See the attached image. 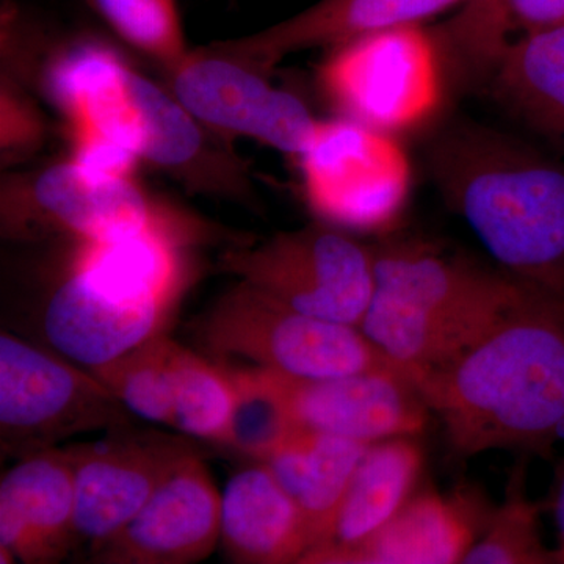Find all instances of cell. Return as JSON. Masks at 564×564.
Masks as SVG:
<instances>
[{
  "label": "cell",
  "mask_w": 564,
  "mask_h": 564,
  "mask_svg": "<svg viewBox=\"0 0 564 564\" xmlns=\"http://www.w3.org/2000/svg\"><path fill=\"white\" fill-rule=\"evenodd\" d=\"M414 384L456 454H545L564 432V299L527 285L466 350Z\"/></svg>",
  "instance_id": "6da1fadb"
},
{
  "label": "cell",
  "mask_w": 564,
  "mask_h": 564,
  "mask_svg": "<svg viewBox=\"0 0 564 564\" xmlns=\"http://www.w3.org/2000/svg\"><path fill=\"white\" fill-rule=\"evenodd\" d=\"M215 232L196 218L111 242L76 243L41 317L52 350L95 369L161 334L187 284L185 248Z\"/></svg>",
  "instance_id": "3957f363"
},
{
  "label": "cell",
  "mask_w": 564,
  "mask_h": 564,
  "mask_svg": "<svg viewBox=\"0 0 564 564\" xmlns=\"http://www.w3.org/2000/svg\"><path fill=\"white\" fill-rule=\"evenodd\" d=\"M231 380L232 411L226 447L265 462L302 426L276 373L261 367H226Z\"/></svg>",
  "instance_id": "d4e9b609"
},
{
  "label": "cell",
  "mask_w": 564,
  "mask_h": 564,
  "mask_svg": "<svg viewBox=\"0 0 564 564\" xmlns=\"http://www.w3.org/2000/svg\"><path fill=\"white\" fill-rule=\"evenodd\" d=\"M551 510L554 514L556 529V545L554 564H564V458L555 470L554 485L551 492Z\"/></svg>",
  "instance_id": "f546056e"
},
{
  "label": "cell",
  "mask_w": 564,
  "mask_h": 564,
  "mask_svg": "<svg viewBox=\"0 0 564 564\" xmlns=\"http://www.w3.org/2000/svg\"><path fill=\"white\" fill-rule=\"evenodd\" d=\"M192 220L155 203L133 177L93 173L73 161L57 163L2 195L3 236L17 240L111 242Z\"/></svg>",
  "instance_id": "8fae6325"
},
{
  "label": "cell",
  "mask_w": 564,
  "mask_h": 564,
  "mask_svg": "<svg viewBox=\"0 0 564 564\" xmlns=\"http://www.w3.org/2000/svg\"><path fill=\"white\" fill-rule=\"evenodd\" d=\"M132 419L90 369L13 334L0 336L2 458H28L77 434L131 426Z\"/></svg>",
  "instance_id": "52a82bcc"
},
{
  "label": "cell",
  "mask_w": 564,
  "mask_h": 564,
  "mask_svg": "<svg viewBox=\"0 0 564 564\" xmlns=\"http://www.w3.org/2000/svg\"><path fill=\"white\" fill-rule=\"evenodd\" d=\"M46 124L35 104L3 79L0 91V150L7 161L32 154L43 144Z\"/></svg>",
  "instance_id": "83f0119b"
},
{
  "label": "cell",
  "mask_w": 564,
  "mask_h": 564,
  "mask_svg": "<svg viewBox=\"0 0 564 564\" xmlns=\"http://www.w3.org/2000/svg\"><path fill=\"white\" fill-rule=\"evenodd\" d=\"M413 437H391L367 447L328 533L300 563L323 564L336 552L361 543L410 502L423 469V452Z\"/></svg>",
  "instance_id": "ffe728a7"
},
{
  "label": "cell",
  "mask_w": 564,
  "mask_h": 564,
  "mask_svg": "<svg viewBox=\"0 0 564 564\" xmlns=\"http://www.w3.org/2000/svg\"><path fill=\"white\" fill-rule=\"evenodd\" d=\"M169 76L173 95L204 126L285 154L300 158L321 121L302 99L270 84L267 74L212 50L191 52Z\"/></svg>",
  "instance_id": "7c38bea8"
},
{
  "label": "cell",
  "mask_w": 564,
  "mask_h": 564,
  "mask_svg": "<svg viewBox=\"0 0 564 564\" xmlns=\"http://www.w3.org/2000/svg\"><path fill=\"white\" fill-rule=\"evenodd\" d=\"M220 269L304 314L345 325H361L373 296V247L325 221L232 245Z\"/></svg>",
  "instance_id": "9c48e42d"
},
{
  "label": "cell",
  "mask_w": 564,
  "mask_h": 564,
  "mask_svg": "<svg viewBox=\"0 0 564 564\" xmlns=\"http://www.w3.org/2000/svg\"><path fill=\"white\" fill-rule=\"evenodd\" d=\"M426 158L503 272L564 299V158L473 121L437 132Z\"/></svg>",
  "instance_id": "7a4b0ae2"
},
{
  "label": "cell",
  "mask_w": 564,
  "mask_h": 564,
  "mask_svg": "<svg viewBox=\"0 0 564 564\" xmlns=\"http://www.w3.org/2000/svg\"><path fill=\"white\" fill-rule=\"evenodd\" d=\"M192 333L218 358L307 380L399 369L359 326L304 314L243 281L193 318Z\"/></svg>",
  "instance_id": "8992f818"
},
{
  "label": "cell",
  "mask_w": 564,
  "mask_h": 564,
  "mask_svg": "<svg viewBox=\"0 0 564 564\" xmlns=\"http://www.w3.org/2000/svg\"><path fill=\"white\" fill-rule=\"evenodd\" d=\"M485 79L497 101L564 158V24L508 44Z\"/></svg>",
  "instance_id": "44dd1931"
},
{
  "label": "cell",
  "mask_w": 564,
  "mask_h": 564,
  "mask_svg": "<svg viewBox=\"0 0 564 564\" xmlns=\"http://www.w3.org/2000/svg\"><path fill=\"white\" fill-rule=\"evenodd\" d=\"M370 444L300 429L263 462L302 511L310 549L328 533Z\"/></svg>",
  "instance_id": "7402d4cb"
},
{
  "label": "cell",
  "mask_w": 564,
  "mask_h": 564,
  "mask_svg": "<svg viewBox=\"0 0 564 564\" xmlns=\"http://www.w3.org/2000/svg\"><path fill=\"white\" fill-rule=\"evenodd\" d=\"M122 40L172 69L191 51L177 0H95Z\"/></svg>",
  "instance_id": "4316f807"
},
{
  "label": "cell",
  "mask_w": 564,
  "mask_h": 564,
  "mask_svg": "<svg viewBox=\"0 0 564 564\" xmlns=\"http://www.w3.org/2000/svg\"><path fill=\"white\" fill-rule=\"evenodd\" d=\"M68 447L18 459L0 481L2 563L57 564L79 544Z\"/></svg>",
  "instance_id": "2e32d148"
},
{
  "label": "cell",
  "mask_w": 564,
  "mask_h": 564,
  "mask_svg": "<svg viewBox=\"0 0 564 564\" xmlns=\"http://www.w3.org/2000/svg\"><path fill=\"white\" fill-rule=\"evenodd\" d=\"M274 373L302 429L373 444L417 436L429 425L432 410L402 370H367L314 380Z\"/></svg>",
  "instance_id": "9a60e30c"
},
{
  "label": "cell",
  "mask_w": 564,
  "mask_h": 564,
  "mask_svg": "<svg viewBox=\"0 0 564 564\" xmlns=\"http://www.w3.org/2000/svg\"><path fill=\"white\" fill-rule=\"evenodd\" d=\"M300 161L311 210L344 231H389L410 202L413 166L392 133L321 120Z\"/></svg>",
  "instance_id": "30bf717a"
},
{
  "label": "cell",
  "mask_w": 564,
  "mask_h": 564,
  "mask_svg": "<svg viewBox=\"0 0 564 564\" xmlns=\"http://www.w3.org/2000/svg\"><path fill=\"white\" fill-rule=\"evenodd\" d=\"M525 464H516L503 502L494 508L484 533L467 552L466 564H554L541 534V507L527 496Z\"/></svg>",
  "instance_id": "484cf974"
},
{
  "label": "cell",
  "mask_w": 564,
  "mask_h": 564,
  "mask_svg": "<svg viewBox=\"0 0 564 564\" xmlns=\"http://www.w3.org/2000/svg\"><path fill=\"white\" fill-rule=\"evenodd\" d=\"M373 252V296L359 328L413 383L466 350L529 285L423 240L388 239Z\"/></svg>",
  "instance_id": "277c9868"
},
{
  "label": "cell",
  "mask_w": 564,
  "mask_h": 564,
  "mask_svg": "<svg viewBox=\"0 0 564 564\" xmlns=\"http://www.w3.org/2000/svg\"><path fill=\"white\" fill-rule=\"evenodd\" d=\"M220 543L229 562L240 564L300 563L310 549L302 511L265 464L226 485Z\"/></svg>",
  "instance_id": "d6986e66"
},
{
  "label": "cell",
  "mask_w": 564,
  "mask_h": 564,
  "mask_svg": "<svg viewBox=\"0 0 564 564\" xmlns=\"http://www.w3.org/2000/svg\"><path fill=\"white\" fill-rule=\"evenodd\" d=\"M318 84L344 118L392 135L414 131L443 104L440 41L422 24L367 33L334 46Z\"/></svg>",
  "instance_id": "ba28073f"
},
{
  "label": "cell",
  "mask_w": 564,
  "mask_h": 564,
  "mask_svg": "<svg viewBox=\"0 0 564 564\" xmlns=\"http://www.w3.org/2000/svg\"><path fill=\"white\" fill-rule=\"evenodd\" d=\"M494 507L473 488L415 492L388 524L323 564H454L484 533Z\"/></svg>",
  "instance_id": "ac0fdd59"
},
{
  "label": "cell",
  "mask_w": 564,
  "mask_h": 564,
  "mask_svg": "<svg viewBox=\"0 0 564 564\" xmlns=\"http://www.w3.org/2000/svg\"><path fill=\"white\" fill-rule=\"evenodd\" d=\"M184 348L165 334H155L120 358L90 370L133 417L172 429Z\"/></svg>",
  "instance_id": "cb8c5ba5"
},
{
  "label": "cell",
  "mask_w": 564,
  "mask_h": 564,
  "mask_svg": "<svg viewBox=\"0 0 564 564\" xmlns=\"http://www.w3.org/2000/svg\"><path fill=\"white\" fill-rule=\"evenodd\" d=\"M464 2L467 0H318L263 31L220 41L209 50L269 74L282 58L296 52L339 46L384 29L419 25Z\"/></svg>",
  "instance_id": "e0dca14e"
},
{
  "label": "cell",
  "mask_w": 564,
  "mask_h": 564,
  "mask_svg": "<svg viewBox=\"0 0 564 564\" xmlns=\"http://www.w3.org/2000/svg\"><path fill=\"white\" fill-rule=\"evenodd\" d=\"M46 85L69 131L109 137L195 191L240 202L252 195L243 166L207 139L203 122L110 47H70L52 63Z\"/></svg>",
  "instance_id": "5b68a950"
},
{
  "label": "cell",
  "mask_w": 564,
  "mask_h": 564,
  "mask_svg": "<svg viewBox=\"0 0 564 564\" xmlns=\"http://www.w3.org/2000/svg\"><path fill=\"white\" fill-rule=\"evenodd\" d=\"M220 532V492L199 451L193 452L124 529L93 545L91 563H198L215 551Z\"/></svg>",
  "instance_id": "5bb4252c"
},
{
  "label": "cell",
  "mask_w": 564,
  "mask_h": 564,
  "mask_svg": "<svg viewBox=\"0 0 564 564\" xmlns=\"http://www.w3.org/2000/svg\"><path fill=\"white\" fill-rule=\"evenodd\" d=\"M68 451L74 464L77 540L95 545L124 529L177 464L198 448L184 434L131 425Z\"/></svg>",
  "instance_id": "4fadbf2b"
},
{
  "label": "cell",
  "mask_w": 564,
  "mask_h": 564,
  "mask_svg": "<svg viewBox=\"0 0 564 564\" xmlns=\"http://www.w3.org/2000/svg\"><path fill=\"white\" fill-rule=\"evenodd\" d=\"M563 24L564 0H467L436 39L464 69L486 74L514 40Z\"/></svg>",
  "instance_id": "603a6c76"
},
{
  "label": "cell",
  "mask_w": 564,
  "mask_h": 564,
  "mask_svg": "<svg viewBox=\"0 0 564 564\" xmlns=\"http://www.w3.org/2000/svg\"><path fill=\"white\" fill-rule=\"evenodd\" d=\"M73 159L77 165L106 176L133 177L141 162L129 148L90 131H69Z\"/></svg>",
  "instance_id": "f1b7e54d"
}]
</instances>
